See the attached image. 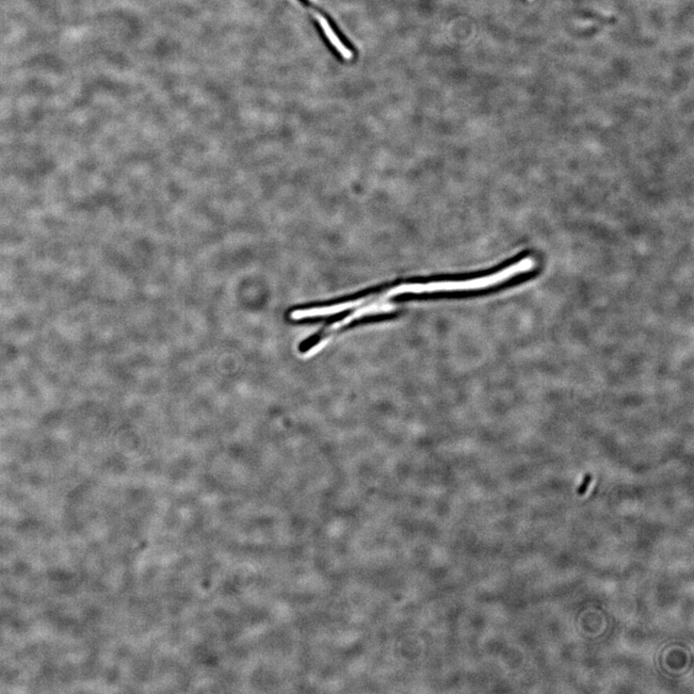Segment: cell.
I'll return each instance as SVG.
<instances>
[{"label":"cell","instance_id":"cell-1","mask_svg":"<svg viewBox=\"0 0 694 694\" xmlns=\"http://www.w3.org/2000/svg\"><path fill=\"white\" fill-rule=\"evenodd\" d=\"M516 277V268L511 265L490 276L465 280V281H442L427 284L401 285L387 292V297H393L406 294H430L438 292H457V290H473L488 288L498 284H503Z\"/></svg>","mask_w":694,"mask_h":694},{"label":"cell","instance_id":"cell-2","mask_svg":"<svg viewBox=\"0 0 694 694\" xmlns=\"http://www.w3.org/2000/svg\"><path fill=\"white\" fill-rule=\"evenodd\" d=\"M297 2L306 8L315 10L321 15L322 18H325L337 39L340 41L341 44L347 48V50L349 51L352 55L358 56L359 52L357 47L355 46L353 43L348 39V37L344 34L341 27L338 26L330 14H328L325 9H322L318 5H315L312 0H297Z\"/></svg>","mask_w":694,"mask_h":694},{"label":"cell","instance_id":"cell-3","mask_svg":"<svg viewBox=\"0 0 694 694\" xmlns=\"http://www.w3.org/2000/svg\"><path fill=\"white\" fill-rule=\"evenodd\" d=\"M314 26L316 27L317 34L321 39L322 42L326 45V46L328 48L329 52L335 56L336 59L338 61L344 62L345 58L340 51L337 50L336 45L332 43V41L329 39L327 35L326 34V31L324 28H322L321 25L317 21L313 20Z\"/></svg>","mask_w":694,"mask_h":694},{"label":"cell","instance_id":"cell-4","mask_svg":"<svg viewBox=\"0 0 694 694\" xmlns=\"http://www.w3.org/2000/svg\"><path fill=\"white\" fill-rule=\"evenodd\" d=\"M590 481H591V477L590 476H588V477L585 478V480L582 483V486H580L578 488L577 492H578V495H584L587 492V490H588V488L589 487Z\"/></svg>","mask_w":694,"mask_h":694}]
</instances>
